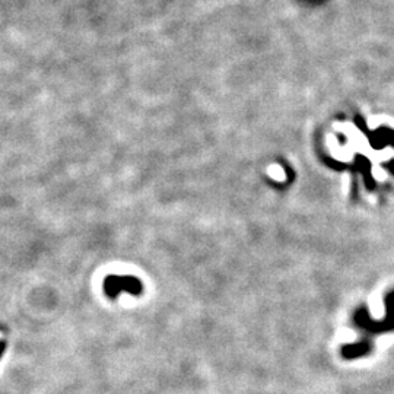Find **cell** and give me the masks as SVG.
<instances>
[{"instance_id": "cell-1", "label": "cell", "mask_w": 394, "mask_h": 394, "mask_svg": "<svg viewBox=\"0 0 394 394\" xmlns=\"http://www.w3.org/2000/svg\"><path fill=\"white\" fill-rule=\"evenodd\" d=\"M102 289H104V294L110 300H115L123 292H127L130 295L139 297L145 291L143 283L140 282V279L136 278V276H130V275H126V276L108 275L104 279Z\"/></svg>"}, {"instance_id": "cell-2", "label": "cell", "mask_w": 394, "mask_h": 394, "mask_svg": "<svg viewBox=\"0 0 394 394\" xmlns=\"http://www.w3.org/2000/svg\"><path fill=\"white\" fill-rule=\"evenodd\" d=\"M6 348H7V343H6L4 340H0V359H1V356L4 355Z\"/></svg>"}]
</instances>
